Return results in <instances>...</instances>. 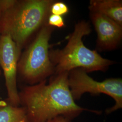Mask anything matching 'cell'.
Here are the masks:
<instances>
[{
    "mask_svg": "<svg viewBox=\"0 0 122 122\" xmlns=\"http://www.w3.org/2000/svg\"><path fill=\"white\" fill-rule=\"evenodd\" d=\"M68 73L54 74L48 84L46 79L19 92L20 105L25 109L29 122H45L59 116L71 122L85 111L100 114L76 103L68 86Z\"/></svg>",
    "mask_w": 122,
    "mask_h": 122,
    "instance_id": "cell-1",
    "label": "cell"
},
{
    "mask_svg": "<svg viewBox=\"0 0 122 122\" xmlns=\"http://www.w3.org/2000/svg\"><path fill=\"white\" fill-rule=\"evenodd\" d=\"M91 32L89 23L81 21L75 25L73 32L67 37L68 42L64 48L49 50L54 74L69 72L76 68H81L87 73L105 71L113 64V61L103 58L96 50H92L85 46L82 38Z\"/></svg>",
    "mask_w": 122,
    "mask_h": 122,
    "instance_id": "cell-2",
    "label": "cell"
},
{
    "mask_svg": "<svg viewBox=\"0 0 122 122\" xmlns=\"http://www.w3.org/2000/svg\"><path fill=\"white\" fill-rule=\"evenodd\" d=\"M53 0H16L0 17V35H9L21 50L36 31L47 23Z\"/></svg>",
    "mask_w": 122,
    "mask_h": 122,
    "instance_id": "cell-3",
    "label": "cell"
},
{
    "mask_svg": "<svg viewBox=\"0 0 122 122\" xmlns=\"http://www.w3.org/2000/svg\"><path fill=\"white\" fill-rule=\"evenodd\" d=\"M54 28L47 23L39 30L35 39L20 57L18 74L30 85L43 81L55 73L49 57V44Z\"/></svg>",
    "mask_w": 122,
    "mask_h": 122,
    "instance_id": "cell-4",
    "label": "cell"
},
{
    "mask_svg": "<svg viewBox=\"0 0 122 122\" xmlns=\"http://www.w3.org/2000/svg\"><path fill=\"white\" fill-rule=\"evenodd\" d=\"M68 83L74 100H78L86 93L92 95L104 94L111 97L115 102L113 107L105 112L109 114L122 108V80L121 78H108L97 81L88 76L86 71L76 68L68 73Z\"/></svg>",
    "mask_w": 122,
    "mask_h": 122,
    "instance_id": "cell-5",
    "label": "cell"
},
{
    "mask_svg": "<svg viewBox=\"0 0 122 122\" xmlns=\"http://www.w3.org/2000/svg\"><path fill=\"white\" fill-rule=\"evenodd\" d=\"M21 52L9 35H0V66L4 72L8 101L15 106L20 105L17 76Z\"/></svg>",
    "mask_w": 122,
    "mask_h": 122,
    "instance_id": "cell-6",
    "label": "cell"
},
{
    "mask_svg": "<svg viewBox=\"0 0 122 122\" xmlns=\"http://www.w3.org/2000/svg\"><path fill=\"white\" fill-rule=\"evenodd\" d=\"M90 17L97 34V47L101 50L117 48L122 38V26L109 18L90 12Z\"/></svg>",
    "mask_w": 122,
    "mask_h": 122,
    "instance_id": "cell-7",
    "label": "cell"
},
{
    "mask_svg": "<svg viewBox=\"0 0 122 122\" xmlns=\"http://www.w3.org/2000/svg\"><path fill=\"white\" fill-rule=\"evenodd\" d=\"M89 9L90 12L100 13L122 26L121 0H91Z\"/></svg>",
    "mask_w": 122,
    "mask_h": 122,
    "instance_id": "cell-8",
    "label": "cell"
},
{
    "mask_svg": "<svg viewBox=\"0 0 122 122\" xmlns=\"http://www.w3.org/2000/svg\"><path fill=\"white\" fill-rule=\"evenodd\" d=\"M0 122H29L25 109L0 101Z\"/></svg>",
    "mask_w": 122,
    "mask_h": 122,
    "instance_id": "cell-9",
    "label": "cell"
},
{
    "mask_svg": "<svg viewBox=\"0 0 122 122\" xmlns=\"http://www.w3.org/2000/svg\"><path fill=\"white\" fill-rule=\"evenodd\" d=\"M69 8L65 3L62 1H54L52 5L50 10V14L61 16L65 15L69 12Z\"/></svg>",
    "mask_w": 122,
    "mask_h": 122,
    "instance_id": "cell-10",
    "label": "cell"
},
{
    "mask_svg": "<svg viewBox=\"0 0 122 122\" xmlns=\"http://www.w3.org/2000/svg\"><path fill=\"white\" fill-rule=\"evenodd\" d=\"M47 24L48 25L52 27L59 28H63L65 26V23L63 18L61 16L53 14H50L48 16Z\"/></svg>",
    "mask_w": 122,
    "mask_h": 122,
    "instance_id": "cell-11",
    "label": "cell"
},
{
    "mask_svg": "<svg viewBox=\"0 0 122 122\" xmlns=\"http://www.w3.org/2000/svg\"><path fill=\"white\" fill-rule=\"evenodd\" d=\"M45 122H70L68 119H67L66 118L61 116H57V117L52 118L50 120H49L48 121Z\"/></svg>",
    "mask_w": 122,
    "mask_h": 122,
    "instance_id": "cell-12",
    "label": "cell"
},
{
    "mask_svg": "<svg viewBox=\"0 0 122 122\" xmlns=\"http://www.w3.org/2000/svg\"></svg>",
    "mask_w": 122,
    "mask_h": 122,
    "instance_id": "cell-13",
    "label": "cell"
},
{
    "mask_svg": "<svg viewBox=\"0 0 122 122\" xmlns=\"http://www.w3.org/2000/svg\"></svg>",
    "mask_w": 122,
    "mask_h": 122,
    "instance_id": "cell-14",
    "label": "cell"
}]
</instances>
